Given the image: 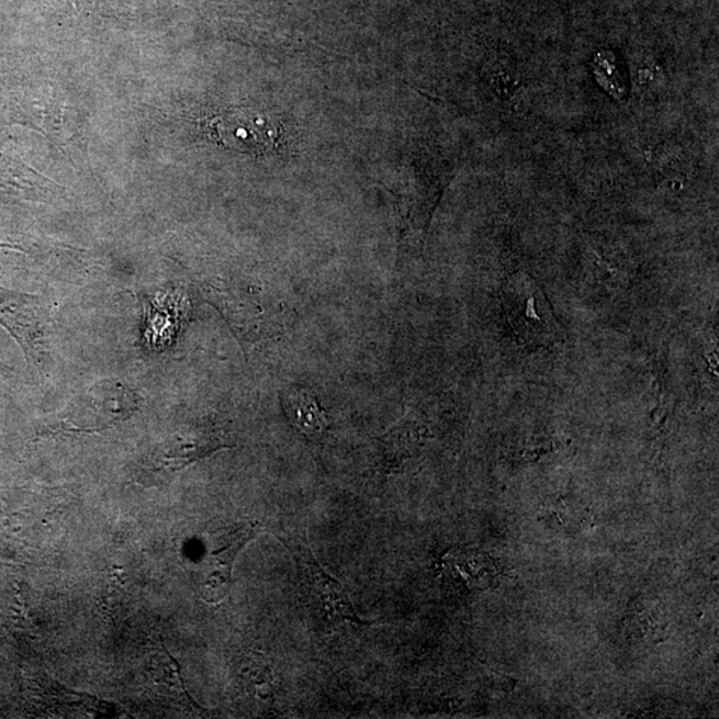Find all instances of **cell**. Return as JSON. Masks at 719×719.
<instances>
[{"instance_id": "6da1fadb", "label": "cell", "mask_w": 719, "mask_h": 719, "mask_svg": "<svg viewBox=\"0 0 719 719\" xmlns=\"http://www.w3.org/2000/svg\"><path fill=\"white\" fill-rule=\"evenodd\" d=\"M139 406L136 393L119 380H100L79 393L56 418L55 430L93 434L128 420Z\"/></svg>"}, {"instance_id": "7a4b0ae2", "label": "cell", "mask_w": 719, "mask_h": 719, "mask_svg": "<svg viewBox=\"0 0 719 719\" xmlns=\"http://www.w3.org/2000/svg\"><path fill=\"white\" fill-rule=\"evenodd\" d=\"M504 310L513 335L525 347H549L564 337L541 288L528 274L518 273L505 285Z\"/></svg>"}, {"instance_id": "3957f363", "label": "cell", "mask_w": 719, "mask_h": 719, "mask_svg": "<svg viewBox=\"0 0 719 719\" xmlns=\"http://www.w3.org/2000/svg\"><path fill=\"white\" fill-rule=\"evenodd\" d=\"M229 447L222 431L211 424L187 425L156 443L147 453L139 469V479L143 485L147 481L155 484L173 476L192 462Z\"/></svg>"}, {"instance_id": "277c9868", "label": "cell", "mask_w": 719, "mask_h": 719, "mask_svg": "<svg viewBox=\"0 0 719 719\" xmlns=\"http://www.w3.org/2000/svg\"><path fill=\"white\" fill-rule=\"evenodd\" d=\"M255 535L256 524H243L210 536L195 572L199 592L204 599L216 603L227 596L237 554Z\"/></svg>"}, {"instance_id": "5b68a950", "label": "cell", "mask_w": 719, "mask_h": 719, "mask_svg": "<svg viewBox=\"0 0 719 719\" xmlns=\"http://www.w3.org/2000/svg\"><path fill=\"white\" fill-rule=\"evenodd\" d=\"M0 324L21 344L27 358L41 364L46 335V311L41 299L0 288Z\"/></svg>"}, {"instance_id": "8992f818", "label": "cell", "mask_w": 719, "mask_h": 719, "mask_svg": "<svg viewBox=\"0 0 719 719\" xmlns=\"http://www.w3.org/2000/svg\"><path fill=\"white\" fill-rule=\"evenodd\" d=\"M293 552L297 554L306 594H308L310 604L316 610L318 618L327 623H367L356 615L351 599L344 587L323 571L318 562L312 558L308 549L297 543Z\"/></svg>"}, {"instance_id": "52a82bcc", "label": "cell", "mask_w": 719, "mask_h": 719, "mask_svg": "<svg viewBox=\"0 0 719 719\" xmlns=\"http://www.w3.org/2000/svg\"><path fill=\"white\" fill-rule=\"evenodd\" d=\"M218 142L247 154L272 153L279 141V127L272 119L258 112H235L216 119Z\"/></svg>"}, {"instance_id": "ba28073f", "label": "cell", "mask_w": 719, "mask_h": 719, "mask_svg": "<svg viewBox=\"0 0 719 719\" xmlns=\"http://www.w3.org/2000/svg\"><path fill=\"white\" fill-rule=\"evenodd\" d=\"M447 568H452L453 572L459 575L462 581L471 589H484L487 585L492 584L495 577V564L490 558L481 553L474 552H456L450 553L446 560Z\"/></svg>"}, {"instance_id": "9c48e42d", "label": "cell", "mask_w": 719, "mask_h": 719, "mask_svg": "<svg viewBox=\"0 0 719 719\" xmlns=\"http://www.w3.org/2000/svg\"><path fill=\"white\" fill-rule=\"evenodd\" d=\"M296 408V423L297 427L305 431L308 435L318 434V431L327 428V420L323 412L318 409V406L315 402H311L308 398H303L302 402H299Z\"/></svg>"}]
</instances>
